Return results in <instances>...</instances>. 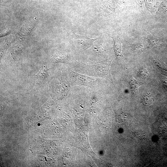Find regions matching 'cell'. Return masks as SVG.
<instances>
[{
  "mask_svg": "<svg viewBox=\"0 0 167 167\" xmlns=\"http://www.w3.org/2000/svg\"><path fill=\"white\" fill-rule=\"evenodd\" d=\"M132 135L135 139L140 141H143L146 139L145 133L141 130H136L132 132Z\"/></svg>",
  "mask_w": 167,
  "mask_h": 167,
  "instance_id": "7",
  "label": "cell"
},
{
  "mask_svg": "<svg viewBox=\"0 0 167 167\" xmlns=\"http://www.w3.org/2000/svg\"><path fill=\"white\" fill-rule=\"evenodd\" d=\"M73 37L76 44L84 50H86L90 47L93 42L98 38H90L87 36H82L75 34L73 32Z\"/></svg>",
  "mask_w": 167,
  "mask_h": 167,
  "instance_id": "3",
  "label": "cell"
},
{
  "mask_svg": "<svg viewBox=\"0 0 167 167\" xmlns=\"http://www.w3.org/2000/svg\"><path fill=\"white\" fill-rule=\"evenodd\" d=\"M113 41V50L118 63L122 64L123 61V56L122 53V43L119 40L112 37Z\"/></svg>",
  "mask_w": 167,
  "mask_h": 167,
  "instance_id": "4",
  "label": "cell"
},
{
  "mask_svg": "<svg viewBox=\"0 0 167 167\" xmlns=\"http://www.w3.org/2000/svg\"><path fill=\"white\" fill-rule=\"evenodd\" d=\"M162 82L164 85L167 89V78L163 77L162 79Z\"/></svg>",
  "mask_w": 167,
  "mask_h": 167,
  "instance_id": "13",
  "label": "cell"
},
{
  "mask_svg": "<svg viewBox=\"0 0 167 167\" xmlns=\"http://www.w3.org/2000/svg\"><path fill=\"white\" fill-rule=\"evenodd\" d=\"M154 99V96L152 94L147 93L143 96L141 102L145 106H149L153 103Z\"/></svg>",
  "mask_w": 167,
  "mask_h": 167,
  "instance_id": "5",
  "label": "cell"
},
{
  "mask_svg": "<svg viewBox=\"0 0 167 167\" xmlns=\"http://www.w3.org/2000/svg\"><path fill=\"white\" fill-rule=\"evenodd\" d=\"M153 62L155 66L159 69L165 71H167V65L163 62L156 58L153 59Z\"/></svg>",
  "mask_w": 167,
  "mask_h": 167,
  "instance_id": "9",
  "label": "cell"
},
{
  "mask_svg": "<svg viewBox=\"0 0 167 167\" xmlns=\"http://www.w3.org/2000/svg\"><path fill=\"white\" fill-rule=\"evenodd\" d=\"M71 83L72 85H79L92 88L98 85L101 82L99 78H93L69 70Z\"/></svg>",
  "mask_w": 167,
  "mask_h": 167,
  "instance_id": "1",
  "label": "cell"
},
{
  "mask_svg": "<svg viewBox=\"0 0 167 167\" xmlns=\"http://www.w3.org/2000/svg\"><path fill=\"white\" fill-rule=\"evenodd\" d=\"M48 70L47 66H44L42 67L36 75L38 79L40 80H43L47 76Z\"/></svg>",
  "mask_w": 167,
  "mask_h": 167,
  "instance_id": "8",
  "label": "cell"
},
{
  "mask_svg": "<svg viewBox=\"0 0 167 167\" xmlns=\"http://www.w3.org/2000/svg\"><path fill=\"white\" fill-rule=\"evenodd\" d=\"M138 75L141 78L143 79H145L148 77L149 72L147 69L142 67L138 70Z\"/></svg>",
  "mask_w": 167,
  "mask_h": 167,
  "instance_id": "12",
  "label": "cell"
},
{
  "mask_svg": "<svg viewBox=\"0 0 167 167\" xmlns=\"http://www.w3.org/2000/svg\"><path fill=\"white\" fill-rule=\"evenodd\" d=\"M111 61L105 60L88 66V71L93 75L112 81L110 71Z\"/></svg>",
  "mask_w": 167,
  "mask_h": 167,
  "instance_id": "2",
  "label": "cell"
},
{
  "mask_svg": "<svg viewBox=\"0 0 167 167\" xmlns=\"http://www.w3.org/2000/svg\"><path fill=\"white\" fill-rule=\"evenodd\" d=\"M145 84H148L137 80L132 76L129 81L131 90L132 94H134L136 92L140 86Z\"/></svg>",
  "mask_w": 167,
  "mask_h": 167,
  "instance_id": "6",
  "label": "cell"
},
{
  "mask_svg": "<svg viewBox=\"0 0 167 167\" xmlns=\"http://www.w3.org/2000/svg\"><path fill=\"white\" fill-rule=\"evenodd\" d=\"M147 39L148 42L152 47L158 46L161 42L160 39L156 37H149Z\"/></svg>",
  "mask_w": 167,
  "mask_h": 167,
  "instance_id": "11",
  "label": "cell"
},
{
  "mask_svg": "<svg viewBox=\"0 0 167 167\" xmlns=\"http://www.w3.org/2000/svg\"><path fill=\"white\" fill-rule=\"evenodd\" d=\"M131 47L135 53H139L143 51L144 49L143 45L140 43L131 44Z\"/></svg>",
  "mask_w": 167,
  "mask_h": 167,
  "instance_id": "10",
  "label": "cell"
}]
</instances>
